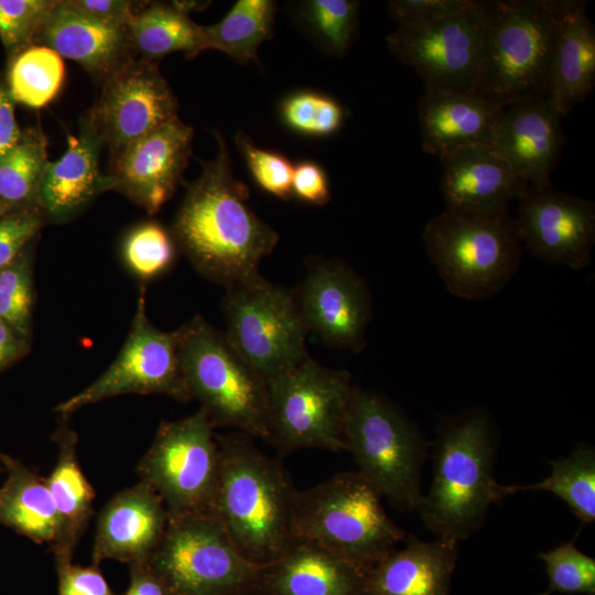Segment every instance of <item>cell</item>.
Masks as SVG:
<instances>
[{
	"label": "cell",
	"mask_w": 595,
	"mask_h": 595,
	"mask_svg": "<svg viewBox=\"0 0 595 595\" xmlns=\"http://www.w3.org/2000/svg\"><path fill=\"white\" fill-rule=\"evenodd\" d=\"M221 310L227 339L266 383L309 356L294 291L256 272L226 288Z\"/></svg>",
	"instance_id": "obj_10"
},
{
	"label": "cell",
	"mask_w": 595,
	"mask_h": 595,
	"mask_svg": "<svg viewBox=\"0 0 595 595\" xmlns=\"http://www.w3.org/2000/svg\"><path fill=\"white\" fill-rule=\"evenodd\" d=\"M281 122L292 132L306 138H327L344 125L346 110L334 97L317 90H295L279 105Z\"/></svg>",
	"instance_id": "obj_36"
},
{
	"label": "cell",
	"mask_w": 595,
	"mask_h": 595,
	"mask_svg": "<svg viewBox=\"0 0 595 595\" xmlns=\"http://www.w3.org/2000/svg\"><path fill=\"white\" fill-rule=\"evenodd\" d=\"M11 208L0 201V218Z\"/></svg>",
	"instance_id": "obj_50"
},
{
	"label": "cell",
	"mask_w": 595,
	"mask_h": 595,
	"mask_svg": "<svg viewBox=\"0 0 595 595\" xmlns=\"http://www.w3.org/2000/svg\"><path fill=\"white\" fill-rule=\"evenodd\" d=\"M176 244L170 230L156 221L132 228L122 245V257L129 270L142 280L153 279L173 263Z\"/></svg>",
	"instance_id": "obj_38"
},
{
	"label": "cell",
	"mask_w": 595,
	"mask_h": 595,
	"mask_svg": "<svg viewBox=\"0 0 595 595\" xmlns=\"http://www.w3.org/2000/svg\"><path fill=\"white\" fill-rule=\"evenodd\" d=\"M104 142L86 116L78 136L68 134L67 150L54 162L48 161L40 186L39 203L45 218L65 223L105 191L115 190L110 174L99 170Z\"/></svg>",
	"instance_id": "obj_22"
},
{
	"label": "cell",
	"mask_w": 595,
	"mask_h": 595,
	"mask_svg": "<svg viewBox=\"0 0 595 595\" xmlns=\"http://www.w3.org/2000/svg\"><path fill=\"white\" fill-rule=\"evenodd\" d=\"M193 128L175 118L111 160L115 190L153 215L171 198L192 152Z\"/></svg>",
	"instance_id": "obj_18"
},
{
	"label": "cell",
	"mask_w": 595,
	"mask_h": 595,
	"mask_svg": "<svg viewBox=\"0 0 595 595\" xmlns=\"http://www.w3.org/2000/svg\"><path fill=\"white\" fill-rule=\"evenodd\" d=\"M33 306V249L30 245L0 270V320L30 340Z\"/></svg>",
	"instance_id": "obj_37"
},
{
	"label": "cell",
	"mask_w": 595,
	"mask_h": 595,
	"mask_svg": "<svg viewBox=\"0 0 595 595\" xmlns=\"http://www.w3.org/2000/svg\"><path fill=\"white\" fill-rule=\"evenodd\" d=\"M36 44L78 63L101 83L133 58L127 28L98 21L68 0H58Z\"/></svg>",
	"instance_id": "obj_23"
},
{
	"label": "cell",
	"mask_w": 595,
	"mask_h": 595,
	"mask_svg": "<svg viewBox=\"0 0 595 595\" xmlns=\"http://www.w3.org/2000/svg\"><path fill=\"white\" fill-rule=\"evenodd\" d=\"M130 584L125 595H172L147 563L131 564Z\"/></svg>",
	"instance_id": "obj_48"
},
{
	"label": "cell",
	"mask_w": 595,
	"mask_h": 595,
	"mask_svg": "<svg viewBox=\"0 0 595 595\" xmlns=\"http://www.w3.org/2000/svg\"><path fill=\"white\" fill-rule=\"evenodd\" d=\"M78 11L104 23L127 28L133 11V1L127 0H68Z\"/></svg>",
	"instance_id": "obj_46"
},
{
	"label": "cell",
	"mask_w": 595,
	"mask_h": 595,
	"mask_svg": "<svg viewBox=\"0 0 595 595\" xmlns=\"http://www.w3.org/2000/svg\"><path fill=\"white\" fill-rule=\"evenodd\" d=\"M29 350L30 340L0 320V371L24 357Z\"/></svg>",
	"instance_id": "obj_49"
},
{
	"label": "cell",
	"mask_w": 595,
	"mask_h": 595,
	"mask_svg": "<svg viewBox=\"0 0 595 595\" xmlns=\"http://www.w3.org/2000/svg\"><path fill=\"white\" fill-rule=\"evenodd\" d=\"M275 11L272 0H238L220 21L202 25L204 50L223 52L240 64L256 61L260 45L273 35Z\"/></svg>",
	"instance_id": "obj_31"
},
{
	"label": "cell",
	"mask_w": 595,
	"mask_h": 595,
	"mask_svg": "<svg viewBox=\"0 0 595 595\" xmlns=\"http://www.w3.org/2000/svg\"><path fill=\"white\" fill-rule=\"evenodd\" d=\"M516 227L521 245L549 264L581 270L595 244V205L551 186H527L517 199Z\"/></svg>",
	"instance_id": "obj_16"
},
{
	"label": "cell",
	"mask_w": 595,
	"mask_h": 595,
	"mask_svg": "<svg viewBox=\"0 0 595 595\" xmlns=\"http://www.w3.org/2000/svg\"><path fill=\"white\" fill-rule=\"evenodd\" d=\"M485 36V1L467 12L387 35L389 52L412 68L425 91L475 93Z\"/></svg>",
	"instance_id": "obj_14"
},
{
	"label": "cell",
	"mask_w": 595,
	"mask_h": 595,
	"mask_svg": "<svg viewBox=\"0 0 595 595\" xmlns=\"http://www.w3.org/2000/svg\"><path fill=\"white\" fill-rule=\"evenodd\" d=\"M549 577V593L595 595V560L581 552L574 541L539 553Z\"/></svg>",
	"instance_id": "obj_40"
},
{
	"label": "cell",
	"mask_w": 595,
	"mask_h": 595,
	"mask_svg": "<svg viewBox=\"0 0 595 595\" xmlns=\"http://www.w3.org/2000/svg\"><path fill=\"white\" fill-rule=\"evenodd\" d=\"M127 33L132 52L152 62L174 52H184L187 58H193L205 51L202 25L172 2H154L134 12Z\"/></svg>",
	"instance_id": "obj_30"
},
{
	"label": "cell",
	"mask_w": 595,
	"mask_h": 595,
	"mask_svg": "<svg viewBox=\"0 0 595 595\" xmlns=\"http://www.w3.org/2000/svg\"><path fill=\"white\" fill-rule=\"evenodd\" d=\"M47 144L41 128H28L15 147L0 158V201L11 209L40 208V186L48 163Z\"/></svg>",
	"instance_id": "obj_33"
},
{
	"label": "cell",
	"mask_w": 595,
	"mask_h": 595,
	"mask_svg": "<svg viewBox=\"0 0 595 595\" xmlns=\"http://www.w3.org/2000/svg\"><path fill=\"white\" fill-rule=\"evenodd\" d=\"M477 0H391L388 13L398 26L431 24L478 6Z\"/></svg>",
	"instance_id": "obj_43"
},
{
	"label": "cell",
	"mask_w": 595,
	"mask_h": 595,
	"mask_svg": "<svg viewBox=\"0 0 595 595\" xmlns=\"http://www.w3.org/2000/svg\"><path fill=\"white\" fill-rule=\"evenodd\" d=\"M494 441L483 413H473L437 440L433 480L419 512L437 538L459 541L484 522L491 504L504 496L493 473Z\"/></svg>",
	"instance_id": "obj_4"
},
{
	"label": "cell",
	"mask_w": 595,
	"mask_h": 595,
	"mask_svg": "<svg viewBox=\"0 0 595 595\" xmlns=\"http://www.w3.org/2000/svg\"><path fill=\"white\" fill-rule=\"evenodd\" d=\"M595 86V28L586 2L573 0L562 25L552 63L549 95L565 117Z\"/></svg>",
	"instance_id": "obj_28"
},
{
	"label": "cell",
	"mask_w": 595,
	"mask_h": 595,
	"mask_svg": "<svg viewBox=\"0 0 595 595\" xmlns=\"http://www.w3.org/2000/svg\"><path fill=\"white\" fill-rule=\"evenodd\" d=\"M0 461L8 474L0 489V523L52 547L58 520L46 478L8 455L0 453Z\"/></svg>",
	"instance_id": "obj_29"
},
{
	"label": "cell",
	"mask_w": 595,
	"mask_h": 595,
	"mask_svg": "<svg viewBox=\"0 0 595 595\" xmlns=\"http://www.w3.org/2000/svg\"><path fill=\"white\" fill-rule=\"evenodd\" d=\"M445 210L456 214L508 213L527 188L490 145L478 144L440 158Z\"/></svg>",
	"instance_id": "obj_21"
},
{
	"label": "cell",
	"mask_w": 595,
	"mask_h": 595,
	"mask_svg": "<svg viewBox=\"0 0 595 595\" xmlns=\"http://www.w3.org/2000/svg\"><path fill=\"white\" fill-rule=\"evenodd\" d=\"M404 543L365 572L363 595H451L457 541H421L410 534Z\"/></svg>",
	"instance_id": "obj_24"
},
{
	"label": "cell",
	"mask_w": 595,
	"mask_h": 595,
	"mask_svg": "<svg viewBox=\"0 0 595 595\" xmlns=\"http://www.w3.org/2000/svg\"><path fill=\"white\" fill-rule=\"evenodd\" d=\"M111 160L177 116V101L155 62L131 58L102 82L87 115Z\"/></svg>",
	"instance_id": "obj_15"
},
{
	"label": "cell",
	"mask_w": 595,
	"mask_h": 595,
	"mask_svg": "<svg viewBox=\"0 0 595 595\" xmlns=\"http://www.w3.org/2000/svg\"><path fill=\"white\" fill-rule=\"evenodd\" d=\"M167 510L155 490L140 482L115 495L98 516L91 563L112 559L147 563L161 542Z\"/></svg>",
	"instance_id": "obj_20"
},
{
	"label": "cell",
	"mask_w": 595,
	"mask_h": 595,
	"mask_svg": "<svg viewBox=\"0 0 595 595\" xmlns=\"http://www.w3.org/2000/svg\"><path fill=\"white\" fill-rule=\"evenodd\" d=\"M180 328L163 332L147 315L141 286L128 337L113 363L89 386L58 403L63 419L77 410L121 394H165L191 400L178 356Z\"/></svg>",
	"instance_id": "obj_13"
},
{
	"label": "cell",
	"mask_w": 595,
	"mask_h": 595,
	"mask_svg": "<svg viewBox=\"0 0 595 595\" xmlns=\"http://www.w3.org/2000/svg\"><path fill=\"white\" fill-rule=\"evenodd\" d=\"M251 439L239 431L216 435L219 477L213 512L237 549L264 566L294 539L298 490L279 461L263 454Z\"/></svg>",
	"instance_id": "obj_2"
},
{
	"label": "cell",
	"mask_w": 595,
	"mask_h": 595,
	"mask_svg": "<svg viewBox=\"0 0 595 595\" xmlns=\"http://www.w3.org/2000/svg\"><path fill=\"white\" fill-rule=\"evenodd\" d=\"M218 151L187 185L171 234L193 267L225 288L256 272L279 241V234L249 207L248 187L235 178L228 148L214 132Z\"/></svg>",
	"instance_id": "obj_1"
},
{
	"label": "cell",
	"mask_w": 595,
	"mask_h": 595,
	"mask_svg": "<svg viewBox=\"0 0 595 595\" xmlns=\"http://www.w3.org/2000/svg\"><path fill=\"white\" fill-rule=\"evenodd\" d=\"M425 251L448 292L485 300L500 292L519 270L521 241L509 213L444 210L422 234Z\"/></svg>",
	"instance_id": "obj_6"
},
{
	"label": "cell",
	"mask_w": 595,
	"mask_h": 595,
	"mask_svg": "<svg viewBox=\"0 0 595 595\" xmlns=\"http://www.w3.org/2000/svg\"><path fill=\"white\" fill-rule=\"evenodd\" d=\"M343 441L364 476L402 511L418 510L422 499L424 440L414 425L382 396L353 388Z\"/></svg>",
	"instance_id": "obj_8"
},
{
	"label": "cell",
	"mask_w": 595,
	"mask_h": 595,
	"mask_svg": "<svg viewBox=\"0 0 595 595\" xmlns=\"http://www.w3.org/2000/svg\"><path fill=\"white\" fill-rule=\"evenodd\" d=\"M293 533L367 571L407 534L386 513L381 495L358 472L336 474L298 491Z\"/></svg>",
	"instance_id": "obj_5"
},
{
	"label": "cell",
	"mask_w": 595,
	"mask_h": 595,
	"mask_svg": "<svg viewBox=\"0 0 595 595\" xmlns=\"http://www.w3.org/2000/svg\"><path fill=\"white\" fill-rule=\"evenodd\" d=\"M57 462L46 484L57 520V536L52 545L55 562H69L93 513L95 490L83 473L77 457V434L66 423L54 432Z\"/></svg>",
	"instance_id": "obj_27"
},
{
	"label": "cell",
	"mask_w": 595,
	"mask_h": 595,
	"mask_svg": "<svg viewBox=\"0 0 595 595\" xmlns=\"http://www.w3.org/2000/svg\"><path fill=\"white\" fill-rule=\"evenodd\" d=\"M353 388L348 371L324 367L307 356L267 383L268 442L282 454L345 450L343 431Z\"/></svg>",
	"instance_id": "obj_11"
},
{
	"label": "cell",
	"mask_w": 595,
	"mask_h": 595,
	"mask_svg": "<svg viewBox=\"0 0 595 595\" xmlns=\"http://www.w3.org/2000/svg\"><path fill=\"white\" fill-rule=\"evenodd\" d=\"M539 595H550V593L547 591V592L541 593V594H539Z\"/></svg>",
	"instance_id": "obj_51"
},
{
	"label": "cell",
	"mask_w": 595,
	"mask_h": 595,
	"mask_svg": "<svg viewBox=\"0 0 595 595\" xmlns=\"http://www.w3.org/2000/svg\"><path fill=\"white\" fill-rule=\"evenodd\" d=\"M307 333L324 344L363 349L371 306L364 280L344 261L314 262L294 291Z\"/></svg>",
	"instance_id": "obj_17"
},
{
	"label": "cell",
	"mask_w": 595,
	"mask_h": 595,
	"mask_svg": "<svg viewBox=\"0 0 595 595\" xmlns=\"http://www.w3.org/2000/svg\"><path fill=\"white\" fill-rule=\"evenodd\" d=\"M562 118L549 97L510 102L496 119L490 147L527 186H551L564 141Z\"/></svg>",
	"instance_id": "obj_19"
},
{
	"label": "cell",
	"mask_w": 595,
	"mask_h": 595,
	"mask_svg": "<svg viewBox=\"0 0 595 595\" xmlns=\"http://www.w3.org/2000/svg\"><path fill=\"white\" fill-rule=\"evenodd\" d=\"M365 572L346 558L296 538L264 565L258 588L268 595H363Z\"/></svg>",
	"instance_id": "obj_25"
},
{
	"label": "cell",
	"mask_w": 595,
	"mask_h": 595,
	"mask_svg": "<svg viewBox=\"0 0 595 595\" xmlns=\"http://www.w3.org/2000/svg\"><path fill=\"white\" fill-rule=\"evenodd\" d=\"M45 220L37 207L10 209L0 218V270L32 244Z\"/></svg>",
	"instance_id": "obj_42"
},
{
	"label": "cell",
	"mask_w": 595,
	"mask_h": 595,
	"mask_svg": "<svg viewBox=\"0 0 595 595\" xmlns=\"http://www.w3.org/2000/svg\"><path fill=\"white\" fill-rule=\"evenodd\" d=\"M573 0L485 1V36L475 93L506 106L548 97L558 39Z\"/></svg>",
	"instance_id": "obj_3"
},
{
	"label": "cell",
	"mask_w": 595,
	"mask_h": 595,
	"mask_svg": "<svg viewBox=\"0 0 595 595\" xmlns=\"http://www.w3.org/2000/svg\"><path fill=\"white\" fill-rule=\"evenodd\" d=\"M14 101L0 78V158L7 154L22 137L14 111Z\"/></svg>",
	"instance_id": "obj_47"
},
{
	"label": "cell",
	"mask_w": 595,
	"mask_h": 595,
	"mask_svg": "<svg viewBox=\"0 0 595 595\" xmlns=\"http://www.w3.org/2000/svg\"><path fill=\"white\" fill-rule=\"evenodd\" d=\"M292 195L312 205L328 203L329 180L323 166L311 160L299 161L293 167Z\"/></svg>",
	"instance_id": "obj_45"
},
{
	"label": "cell",
	"mask_w": 595,
	"mask_h": 595,
	"mask_svg": "<svg viewBox=\"0 0 595 595\" xmlns=\"http://www.w3.org/2000/svg\"><path fill=\"white\" fill-rule=\"evenodd\" d=\"M552 472L543 480L526 486H502L504 496L523 490H545L567 504L583 522L595 520V450L582 444L566 457L550 461Z\"/></svg>",
	"instance_id": "obj_34"
},
{
	"label": "cell",
	"mask_w": 595,
	"mask_h": 595,
	"mask_svg": "<svg viewBox=\"0 0 595 595\" xmlns=\"http://www.w3.org/2000/svg\"><path fill=\"white\" fill-rule=\"evenodd\" d=\"M206 411L162 422L138 465L141 482L161 497L169 518L213 512L219 451Z\"/></svg>",
	"instance_id": "obj_12"
},
{
	"label": "cell",
	"mask_w": 595,
	"mask_h": 595,
	"mask_svg": "<svg viewBox=\"0 0 595 595\" xmlns=\"http://www.w3.org/2000/svg\"><path fill=\"white\" fill-rule=\"evenodd\" d=\"M178 356L191 399L201 402L214 428L268 441L267 383L225 333L196 315L180 327Z\"/></svg>",
	"instance_id": "obj_7"
},
{
	"label": "cell",
	"mask_w": 595,
	"mask_h": 595,
	"mask_svg": "<svg viewBox=\"0 0 595 595\" xmlns=\"http://www.w3.org/2000/svg\"><path fill=\"white\" fill-rule=\"evenodd\" d=\"M64 78L63 58L52 48L34 44L10 57L6 85L14 102L41 108L56 97Z\"/></svg>",
	"instance_id": "obj_35"
},
{
	"label": "cell",
	"mask_w": 595,
	"mask_h": 595,
	"mask_svg": "<svg viewBox=\"0 0 595 595\" xmlns=\"http://www.w3.org/2000/svg\"><path fill=\"white\" fill-rule=\"evenodd\" d=\"M60 595H116L99 565H75L72 561L56 563Z\"/></svg>",
	"instance_id": "obj_44"
},
{
	"label": "cell",
	"mask_w": 595,
	"mask_h": 595,
	"mask_svg": "<svg viewBox=\"0 0 595 595\" xmlns=\"http://www.w3.org/2000/svg\"><path fill=\"white\" fill-rule=\"evenodd\" d=\"M148 565L172 595H241L258 588L264 567L237 549L214 512L169 518Z\"/></svg>",
	"instance_id": "obj_9"
},
{
	"label": "cell",
	"mask_w": 595,
	"mask_h": 595,
	"mask_svg": "<svg viewBox=\"0 0 595 595\" xmlns=\"http://www.w3.org/2000/svg\"><path fill=\"white\" fill-rule=\"evenodd\" d=\"M235 142L252 178L261 190L283 201L293 197L294 165L284 154L257 147L241 131L237 132Z\"/></svg>",
	"instance_id": "obj_41"
},
{
	"label": "cell",
	"mask_w": 595,
	"mask_h": 595,
	"mask_svg": "<svg viewBox=\"0 0 595 595\" xmlns=\"http://www.w3.org/2000/svg\"><path fill=\"white\" fill-rule=\"evenodd\" d=\"M357 0H298L286 3L292 22L322 53L342 57L355 41L359 23Z\"/></svg>",
	"instance_id": "obj_32"
},
{
	"label": "cell",
	"mask_w": 595,
	"mask_h": 595,
	"mask_svg": "<svg viewBox=\"0 0 595 595\" xmlns=\"http://www.w3.org/2000/svg\"><path fill=\"white\" fill-rule=\"evenodd\" d=\"M58 0H0V40L10 57L36 44Z\"/></svg>",
	"instance_id": "obj_39"
},
{
	"label": "cell",
	"mask_w": 595,
	"mask_h": 595,
	"mask_svg": "<svg viewBox=\"0 0 595 595\" xmlns=\"http://www.w3.org/2000/svg\"><path fill=\"white\" fill-rule=\"evenodd\" d=\"M504 106L477 93L424 91L419 100L422 150L439 158L478 145H490Z\"/></svg>",
	"instance_id": "obj_26"
}]
</instances>
